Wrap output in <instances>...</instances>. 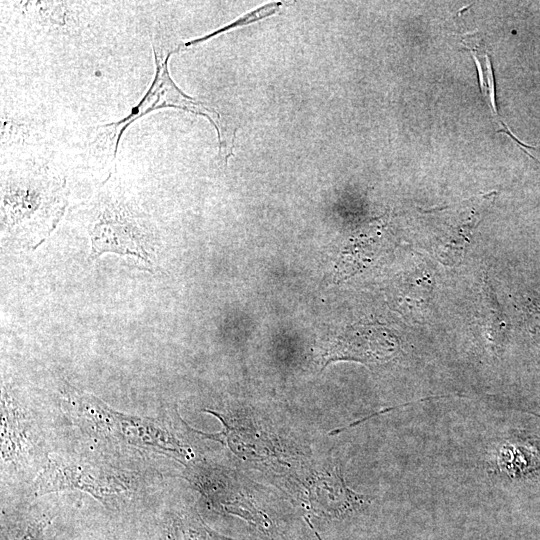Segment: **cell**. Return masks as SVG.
<instances>
[{"label":"cell","mask_w":540,"mask_h":540,"mask_svg":"<svg viewBox=\"0 0 540 540\" xmlns=\"http://www.w3.org/2000/svg\"><path fill=\"white\" fill-rule=\"evenodd\" d=\"M68 410L85 429L101 439L140 451L186 459L188 448L182 444L165 420L121 413L96 396L67 389Z\"/></svg>","instance_id":"6da1fadb"},{"label":"cell","mask_w":540,"mask_h":540,"mask_svg":"<svg viewBox=\"0 0 540 540\" xmlns=\"http://www.w3.org/2000/svg\"><path fill=\"white\" fill-rule=\"evenodd\" d=\"M33 494L77 490L110 504L134 491V479L121 471L70 457L52 455L32 485Z\"/></svg>","instance_id":"7a4b0ae2"},{"label":"cell","mask_w":540,"mask_h":540,"mask_svg":"<svg viewBox=\"0 0 540 540\" xmlns=\"http://www.w3.org/2000/svg\"><path fill=\"white\" fill-rule=\"evenodd\" d=\"M152 46L156 72L150 89L147 91L142 101L132 109L127 117L102 126L113 127V131L116 133L113 157L116 158L121 136L129 125L153 110L171 107L183 109L206 117L217 131L220 153L224 154L227 160L229 155H231L233 141L229 139V135L224 128V124H222L219 113L214 109L206 107L203 103L185 95L178 89L169 75L167 68L168 59L172 53L178 51L181 47L176 50L166 51L164 48L158 47L155 42H153Z\"/></svg>","instance_id":"3957f363"},{"label":"cell","mask_w":540,"mask_h":540,"mask_svg":"<svg viewBox=\"0 0 540 540\" xmlns=\"http://www.w3.org/2000/svg\"><path fill=\"white\" fill-rule=\"evenodd\" d=\"M31 439L28 420L21 408L2 389L1 399V457L2 462L19 464L30 451Z\"/></svg>","instance_id":"277c9868"},{"label":"cell","mask_w":540,"mask_h":540,"mask_svg":"<svg viewBox=\"0 0 540 540\" xmlns=\"http://www.w3.org/2000/svg\"><path fill=\"white\" fill-rule=\"evenodd\" d=\"M160 540H236L210 528L195 507L171 512L162 524Z\"/></svg>","instance_id":"5b68a950"},{"label":"cell","mask_w":540,"mask_h":540,"mask_svg":"<svg viewBox=\"0 0 540 540\" xmlns=\"http://www.w3.org/2000/svg\"><path fill=\"white\" fill-rule=\"evenodd\" d=\"M50 522L51 518L43 515L3 527L1 540H39Z\"/></svg>","instance_id":"8992f818"},{"label":"cell","mask_w":540,"mask_h":540,"mask_svg":"<svg viewBox=\"0 0 540 540\" xmlns=\"http://www.w3.org/2000/svg\"><path fill=\"white\" fill-rule=\"evenodd\" d=\"M282 3H272V4H267L251 13H248L246 14L244 17L238 19L237 21L233 22L232 24L222 28V29H219L213 33H211L210 35L206 36V37H202V38H199V39H195V40H192L191 42H188L186 44H184V47H187V46H190V45H194V44H197V43H200L212 36H215L221 32H224L226 30H229V29H232L234 28L235 26H242V25H245V24H249V23H252L254 21H257L259 19H262V18H265L267 16H270L272 14H274L278 8L281 6Z\"/></svg>","instance_id":"52a82bcc"}]
</instances>
